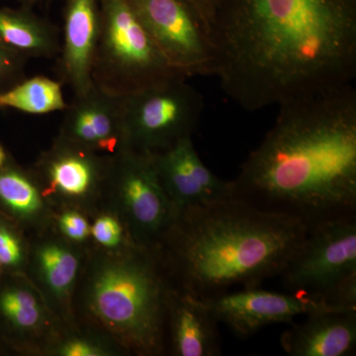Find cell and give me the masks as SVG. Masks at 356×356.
Masks as SVG:
<instances>
[{
	"mask_svg": "<svg viewBox=\"0 0 356 356\" xmlns=\"http://www.w3.org/2000/svg\"><path fill=\"white\" fill-rule=\"evenodd\" d=\"M213 74L247 111L351 86L356 0H216Z\"/></svg>",
	"mask_w": 356,
	"mask_h": 356,
	"instance_id": "6da1fadb",
	"label": "cell"
},
{
	"mask_svg": "<svg viewBox=\"0 0 356 356\" xmlns=\"http://www.w3.org/2000/svg\"><path fill=\"white\" fill-rule=\"evenodd\" d=\"M233 184L235 198L309 227L356 215L353 84L280 105Z\"/></svg>",
	"mask_w": 356,
	"mask_h": 356,
	"instance_id": "7a4b0ae2",
	"label": "cell"
},
{
	"mask_svg": "<svg viewBox=\"0 0 356 356\" xmlns=\"http://www.w3.org/2000/svg\"><path fill=\"white\" fill-rule=\"evenodd\" d=\"M309 228L231 198L180 212L154 252L170 286L205 300L280 275Z\"/></svg>",
	"mask_w": 356,
	"mask_h": 356,
	"instance_id": "3957f363",
	"label": "cell"
},
{
	"mask_svg": "<svg viewBox=\"0 0 356 356\" xmlns=\"http://www.w3.org/2000/svg\"><path fill=\"white\" fill-rule=\"evenodd\" d=\"M156 254L130 247L96 257L84 281L83 310L123 350L139 355L165 350L166 291Z\"/></svg>",
	"mask_w": 356,
	"mask_h": 356,
	"instance_id": "277c9868",
	"label": "cell"
},
{
	"mask_svg": "<svg viewBox=\"0 0 356 356\" xmlns=\"http://www.w3.org/2000/svg\"><path fill=\"white\" fill-rule=\"evenodd\" d=\"M99 36L92 70L97 88L126 97L184 76L159 51L132 0H99Z\"/></svg>",
	"mask_w": 356,
	"mask_h": 356,
	"instance_id": "5b68a950",
	"label": "cell"
},
{
	"mask_svg": "<svg viewBox=\"0 0 356 356\" xmlns=\"http://www.w3.org/2000/svg\"><path fill=\"white\" fill-rule=\"evenodd\" d=\"M103 192L108 194L115 215L132 242L154 252L177 215L159 181L152 153L122 147L110 154Z\"/></svg>",
	"mask_w": 356,
	"mask_h": 356,
	"instance_id": "8992f818",
	"label": "cell"
},
{
	"mask_svg": "<svg viewBox=\"0 0 356 356\" xmlns=\"http://www.w3.org/2000/svg\"><path fill=\"white\" fill-rule=\"evenodd\" d=\"M204 110L202 95L178 76L123 97L124 147L158 153L192 138Z\"/></svg>",
	"mask_w": 356,
	"mask_h": 356,
	"instance_id": "52a82bcc",
	"label": "cell"
},
{
	"mask_svg": "<svg viewBox=\"0 0 356 356\" xmlns=\"http://www.w3.org/2000/svg\"><path fill=\"white\" fill-rule=\"evenodd\" d=\"M280 276L292 292L315 297L356 277V215L310 227Z\"/></svg>",
	"mask_w": 356,
	"mask_h": 356,
	"instance_id": "ba28073f",
	"label": "cell"
},
{
	"mask_svg": "<svg viewBox=\"0 0 356 356\" xmlns=\"http://www.w3.org/2000/svg\"><path fill=\"white\" fill-rule=\"evenodd\" d=\"M140 20L170 65L184 76H212L205 25L185 0H132Z\"/></svg>",
	"mask_w": 356,
	"mask_h": 356,
	"instance_id": "9c48e42d",
	"label": "cell"
},
{
	"mask_svg": "<svg viewBox=\"0 0 356 356\" xmlns=\"http://www.w3.org/2000/svg\"><path fill=\"white\" fill-rule=\"evenodd\" d=\"M110 156L58 137L41 154L35 165V177L44 196L69 202H86L104 191Z\"/></svg>",
	"mask_w": 356,
	"mask_h": 356,
	"instance_id": "30bf717a",
	"label": "cell"
},
{
	"mask_svg": "<svg viewBox=\"0 0 356 356\" xmlns=\"http://www.w3.org/2000/svg\"><path fill=\"white\" fill-rule=\"evenodd\" d=\"M203 301L219 323L226 325L241 339L252 336L266 325L289 323L312 312L327 311L322 302L312 295L284 294L257 287L222 293Z\"/></svg>",
	"mask_w": 356,
	"mask_h": 356,
	"instance_id": "8fae6325",
	"label": "cell"
},
{
	"mask_svg": "<svg viewBox=\"0 0 356 356\" xmlns=\"http://www.w3.org/2000/svg\"><path fill=\"white\" fill-rule=\"evenodd\" d=\"M152 156L177 217L187 208L235 198L233 181L218 177L204 165L192 138L179 140L165 151L152 153Z\"/></svg>",
	"mask_w": 356,
	"mask_h": 356,
	"instance_id": "7c38bea8",
	"label": "cell"
},
{
	"mask_svg": "<svg viewBox=\"0 0 356 356\" xmlns=\"http://www.w3.org/2000/svg\"><path fill=\"white\" fill-rule=\"evenodd\" d=\"M99 28V0H65L57 72L74 96L83 95L95 86L92 70Z\"/></svg>",
	"mask_w": 356,
	"mask_h": 356,
	"instance_id": "4fadbf2b",
	"label": "cell"
},
{
	"mask_svg": "<svg viewBox=\"0 0 356 356\" xmlns=\"http://www.w3.org/2000/svg\"><path fill=\"white\" fill-rule=\"evenodd\" d=\"M123 97L93 86L83 95L74 96L65 110L58 137L92 149L114 154L123 143Z\"/></svg>",
	"mask_w": 356,
	"mask_h": 356,
	"instance_id": "5bb4252c",
	"label": "cell"
},
{
	"mask_svg": "<svg viewBox=\"0 0 356 356\" xmlns=\"http://www.w3.org/2000/svg\"><path fill=\"white\" fill-rule=\"evenodd\" d=\"M165 303L173 355H221L219 321L203 300L168 286Z\"/></svg>",
	"mask_w": 356,
	"mask_h": 356,
	"instance_id": "9a60e30c",
	"label": "cell"
},
{
	"mask_svg": "<svg viewBox=\"0 0 356 356\" xmlns=\"http://www.w3.org/2000/svg\"><path fill=\"white\" fill-rule=\"evenodd\" d=\"M44 297L23 274L0 277V339L21 348L50 331V312Z\"/></svg>",
	"mask_w": 356,
	"mask_h": 356,
	"instance_id": "2e32d148",
	"label": "cell"
},
{
	"mask_svg": "<svg viewBox=\"0 0 356 356\" xmlns=\"http://www.w3.org/2000/svg\"><path fill=\"white\" fill-rule=\"evenodd\" d=\"M291 356H346L356 348V312L315 311L281 337Z\"/></svg>",
	"mask_w": 356,
	"mask_h": 356,
	"instance_id": "e0dca14e",
	"label": "cell"
},
{
	"mask_svg": "<svg viewBox=\"0 0 356 356\" xmlns=\"http://www.w3.org/2000/svg\"><path fill=\"white\" fill-rule=\"evenodd\" d=\"M28 266L46 295L44 300L67 314L81 273L79 252L60 238H44L29 252Z\"/></svg>",
	"mask_w": 356,
	"mask_h": 356,
	"instance_id": "ac0fdd59",
	"label": "cell"
},
{
	"mask_svg": "<svg viewBox=\"0 0 356 356\" xmlns=\"http://www.w3.org/2000/svg\"><path fill=\"white\" fill-rule=\"evenodd\" d=\"M0 42L27 58H57L62 33L30 6L0 8Z\"/></svg>",
	"mask_w": 356,
	"mask_h": 356,
	"instance_id": "d6986e66",
	"label": "cell"
},
{
	"mask_svg": "<svg viewBox=\"0 0 356 356\" xmlns=\"http://www.w3.org/2000/svg\"><path fill=\"white\" fill-rule=\"evenodd\" d=\"M48 198L34 172L13 159L0 168V214L18 227L42 225L50 215Z\"/></svg>",
	"mask_w": 356,
	"mask_h": 356,
	"instance_id": "ffe728a7",
	"label": "cell"
},
{
	"mask_svg": "<svg viewBox=\"0 0 356 356\" xmlns=\"http://www.w3.org/2000/svg\"><path fill=\"white\" fill-rule=\"evenodd\" d=\"M60 81L37 76L24 79L0 93V109H13L26 114L44 115L65 111V102Z\"/></svg>",
	"mask_w": 356,
	"mask_h": 356,
	"instance_id": "44dd1931",
	"label": "cell"
},
{
	"mask_svg": "<svg viewBox=\"0 0 356 356\" xmlns=\"http://www.w3.org/2000/svg\"><path fill=\"white\" fill-rule=\"evenodd\" d=\"M28 255L19 227L0 214V264L3 273H23L28 266Z\"/></svg>",
	"mask_w": 356,
	"mask_h": 356,
	"instance_id": "7402d4cb",
	"label": "cell"
},
{
	"mask_svg": "<svg viewBox=\"0 0 356 356\" xmlns=\"http://www.w3.org/2000/svg\"><path fill=\"white\" fill-rule=\"evenodd\" d=\"M90 236L95 242L107 250L137 247L131 240L123 222L115 215L104 214L99 216L90 226ZM138 248V247H137Z\"/></svg>",
	"mask_w": 356,
	"mask_h": 356,
	"instance_id": "603a6c76",
	"label": "cell"
},
{
	"mask_svg": "<svg viewBox=\"0 0 356 356\" xmlns=\"http://www.w3.org/2000/svg\"><path fill=\"white\" fill-rule=\"evenodd\" d=\"M28 58L0 42V93L26 79Z\"/></svg>",
	"mask_w": 356,
	"mask_h": 356,
	"instance_id": "cb8c5ba5",
	"label": "cell"
},
{
	"mask_svg": "<svg viewBox=\"0 0 356 356\" xmlns=\"http://www.w3.org/2000/svg\"><path fill=\"white\" fill-rule=\"evenodd\" d=\"M58 226L63 236L70 242L83 243L90 236V225L79 211H65L58 217Z\"/></svg>",
	"mask_w": 356,
	"mask_h": 356,
	"instance_id": "d4e9b609",
	"label": "cell"
},
{
	"mask_svg": "<svg viewBox=\"0 0 356 356\" xmlns=\"http://www.w3.org/2000/svg\"><path fill=\"white\" fill-rule=\"evenodd\" d=\"M56 353L63 356H103L108 355L110 351L95 341L72 337L60 344Z\"/></svg>",
	"mask_w": 356,
	"mask_h": 356,
	"instance_id": "484cf974",
	"label": "cell"
},
{
	"mask_svg": "<svg viewBox=\"0 0 356 356\" xmlns=\"http://www.w3.org/2000/svg\"><path fill=\"white\" fill-rule=\"evenodd\" d=\"M185 1L191 4L192 8L198 14L209 35L216 0H185Z\"/></svg>",
	"mask_w": 356,
	"mask_h": 356,
	"instance_id": "4316f807",
	"label": "cell"
},
{
	"mask_svg": "<svg viewBox=\"0 0 356 356\" xmlns=\"http://www.w3.org/2000/svg\"><path fill=\"white\" fill-rule=\"evenodd\" d=\"M11 158L9 156L8 153L6 151L2 145H0V168L6 165L9 161H10Z\"/></svg>",
	"mask_w": 356,
	"mask_h": 356,
	"instance_id": "83f0119b",
	"label": "cell"
},
{
	"mask_svg": "<svg viewBox=\"0 0 356 356\" xmlns=\"http://www.w3.org/2000/svg\"><path fill=\"white\" fill-rule=\"evenodd\" d=\"M22 3V6H31L37 2L43 1V0H18Z\"/></svg>",
	"mask_w": 356,
	"mask_h": 356,
	"instance_id": "f1b7e54d",
	"label": "cell"
},
{
	"mask_svg": "<svg viewBox=\"0 0 356 356\" xmlns=\"http://www.w3.org/2000/svg\"><path fill=\"white\" fill-rule=\"evenodd\" d=\"M3 269H2L1 264H0V277H1L2 274H3Z\"/></svg>",
	"mask_w": 356,
	"mask_h": 356,
	"instance_id": "f546056e",
	"label": "cell"
}]
</instances>
